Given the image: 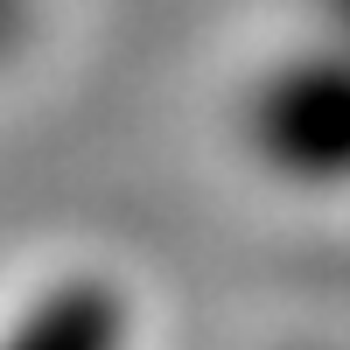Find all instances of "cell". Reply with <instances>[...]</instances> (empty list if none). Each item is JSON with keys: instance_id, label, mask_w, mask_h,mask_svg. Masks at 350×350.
<instances>
[{"instance_id": "6da1fadb", "label": "cell", "mask_w": 350, "mask_h": 350, "mask_svg": "<svg viewBox=\"0 0 350 350\" xmlns=\"http://www.w3.org/2000/svg\"><path fill=\"white\" fill-rule=\"evenodd\" d=\"M231 133L259 183L308 203L350 196V36L273 42L239 77Z\"/></svg>"}, {"instance_id": "3957f363", "label": "cell", "mask_w": 350, "mask_h": 350, "mask_svg": "<svg viewBox=\"0 0 350 350\" xmlns=\"http://www.w3.org/2000/svg\"><path fill=\"white\" fill-rule=\"evenodd\" d=\"M36 36V0H0V70L14 64Z\"/></svg>"}, {"instance_id": "7a4b0ae2", "label": "cell", "mask_w": 350, "mask_h": 350, "mask_svg": "<svg viewBox=\"0 0 350 350\" xmlns=\"http://www.w3.org/2000/svg\"><path fill=\"white\" fill-rule=\"evenodd\" d=\"M0 350H133V301L105 267H56L0 301Z\"/></svg>"}]
</instances>
